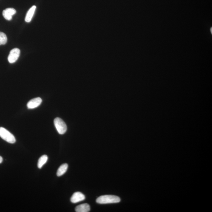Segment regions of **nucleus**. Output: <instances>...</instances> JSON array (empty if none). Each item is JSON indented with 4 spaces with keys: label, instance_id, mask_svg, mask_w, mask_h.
<instances>
[{
    "label": "nucleus",
    "instance_id": "39448f33",
    "mask_svg": "<svg viewBox=\"0 0 212 212\" xmlns=\"http://www.w3.org/2000/svg\"><path fill=\"white\" fill-rule=\"evenodd\" d=\"M42 102L40 97H37L30 101L27 103V106L28 109H34L39 106Z\"/></svg>",
    "mask_w": 212,
    "mask_h": 212
},
{
    "label": "nucleus",
    "instance_id": "7ed1b4c3",
    "mask_svg": "<svg viewBox=\"0 0 212 212\" xmlns=\"http://www.w3.org/2000/svg\"><path fill=\"white\" fill-rule=\"evenodd\" d=\"M54 124L57 131L60 134H63L67 131V126L66 123L61 119L56 117L54 120Z\"/></svg>",
    "mask_w": 212,
    "mask_h": 212
},
{
    "label": "nucleus",
    "instance_id": "423d86ee",
    "mask_svg": "<svg viewBox=\"0 0 212 212\" xmlns=\"http://www.w3.org/2000/svg\"><path fill=\"white\" fill-rule=\"evenodd\" d=\"M85 197L84 194L80 192H77L74 193L71 198L70 201L72 203H77L85 200Z\"/></svg>",
    "mask_w": 212,
    "mask_h": 212
},
{
    "label": "nucleus",
    "instance_id": "20e7f679",
    "mask_svg": "<svg viewBox=\"0 0 212 212\" xmlns=\"http://www.w3.org/2000/svg\"><path fill=\"white\" fill-rule=\"evenodd\" d=\"M20 50L18 48H15L10 51L8 57L9 62L10 63H14L18 59L20 56Z\"/></svg>",
    "mask_w": 212,
    "mask_h": 212
},
{
    "label": "nucleus",
    "instance_id": "9b49d317",
    "mask_svg": "<svg viewBox=\"0 0 212 212\" xmlns=\"http://www.w3.org/2000/svg\"><path fill=\"white\" fill-rule=\"evenodd\" d=\"M48 159V157L46 155H44L41 156L40 158L39 159L38 166L39 168H42L44 165L47 162Z\"/></svg>",
    "mask_w": 212,
    "mask_h": 212
},
{
    "label": "nucleus",
    "instance_id": "9d476101",
    "mask_svg": "<svg viewBox=\"0 0 212 212\" xmlns=\"http://www.w3.org/2000/svg\"><path fill=\"white\" fill-rule=\"evenodd\" d=\"M68 165L67 163H64L60 166L57 172V175L58 176H62L67 171Z\"/></svg>",
    "mask_w": 212,
    "mask_h": 212
},
{
    "label": "nucleus",
    "instance_id": "f03ea898",
    "mask_svg": "<svg viewBox=\"0 0 212 212\" xmlns=\"http://www.w3.org/2000/svg\"><path fill=\"white\" fill-rule=\"evenodd\" d=\"M0 137L9 143L13 144L16 142L14 136L6 128L2 127H0Z\"/></svg>",
    "mask_w": 212,
    "mask_h": 212
},
{
    "label": "nucleus",
    "instance_id": "0eeeda50",
    "mask_svg": "<svg viewBox=\"0 0 212 212\" xmlns=\"http://www.w3.org/2000/svg\"><path fill=\"white\" fill-rule=\"evenodd\" d=\"M16 13V11L13 8H8L3 10V15L4 18L8 21L12 20V16Z\"/></svg>",
    "mask_w": 212,
    "mask_h": 212
},
{
    "label": "nucleus",
    "instance_id": "f8f14e48",
    "mask_svg": "<svg viewBox=\"0 0 212 212\" xmlns=\"http://www.w3.org/2000/svg\"><path fill=\"white\" fill-rule=\"evenodd\" d=\"M7 38L5 34L0 32V45H4L7 43Z\"/></svg>",
    "mask_w": 212,
    "mask_h": 212
},
{
    "label": "nucleus",
    "instance_id": "1a4fd4ad",
    "mask_svg": "<svg viewBox=\"0 0 212 212\" xmlns=\"http://www.w3.org/2000/svg\"><path fill=\"white\" fill-rule=\"evenodd\" d=\"M36 8V6H33V7H32L29 9L27 14H26L25 18V21L26 22L29 23L31 21Z\"/></svg>",
    "mask_w": 212,
    "mask_h": 212
},
{
    "label": "nucleus",
    "instance_id": "ddd939ff",
    "mask_svg": "<svg viewBox=\"0 0 212 212\" xmlns=\"http://www.w3.org/2000/svg\"><path fill=\"white\" fill-rule=\"evenodd\" d=\"M3 161V158L1 157V156H0V163H2Z\"/></svg>",
    "mask_w": 212,
    "mask_h": 212
},
{
    "label": "nucleus",
    "instance_id": "6e6552de",
    "mask_svg": "<svg viewBox=\"0 0 212 212\" xmlns=\"http://www.w3.org/2000/svg\"><path fill=\"white\" fill-rule=\"evenodd\" d=\"M90 206L87 204H82L75 207V210L77 212H88L90 210Z\"/></svg>",
    "mask_w": 212,
    "mask_h": 212
},
{
    "label": "nucleus",
    "instance_id": "f257e3e1",
    "mask_svg": "<svg viewBox=\"0 0 212 212\" xmlns=\"http://www.w3.org/2000/svg\"><path fill=\"white\" fill-rule=\"evenodd\" d=\"M120 199L118 196L111 195H105L97 198L96 202L99 204L117 203L120 202Z\"/></svg>",
    "mask_w": 212,
    "mask_h": 212
}]
</instances>
